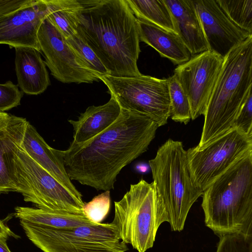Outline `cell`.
Wrapping results in <instances>:
<instances>
[{
  "label": "cell",
  "mask_w": 252,
  "mask_h": 252,
  "mask_svg": "<svg viewBox=\"0 0 252 252\" xmlns=\"http://www.w3.org/2000/svg\"><path fill=\"white\" fill-rule=\"evenodd\" d=\"M121 110L119 103L112 95L103 105L88 107L77 120L68 121L73 129L72 142L83 143L98 135L118 119Z\"/></svg>",
  "instance_id": "ac0fdd59"
},
{
  "label": "cell",
  "mask_w": 252,
  "mask_h": 252,
  "mask_svg": "<svg viewBox=\"0 0 252 252\" xmlns=\"http://www.w3.org/2000/svg\"><path fill=\"white\" fill-rule=\"evenodd\" d=\"M40 51L52 75L64 83H92L99 79L85 66L66 39L49 20H43L37 32Z\"/></svg>",
  "instance_id": "7c38bea8"
},
{
  "label": "cell",
  "mask_w": 252,
  "mask_h": 252,
  "mask_svg": "<svg viewBox=\"0 0 252 252\" xmlns=\"http://www.w3.org/2000/svg\"><path fill=\"white\" fill-rule=\"evenodd\" d=\"M251 152L252 136L234 127L201 148L189 149L187 160L193 184L203 192Z\"/></svg>",
  "instance_id": "30bf717a"
},
{
  "label": "cell",
  "mask_w": 252,
  "mask_h": 252,
  "mask_svg": "<svg viewBox=\"0 0 252 252\" xmlns=\"http://www.w3.org/2000/svg\"><path fill=\"white\" fill-rule=\"evenodd\" d=\"M21 147L60 183L77 196L82 197L67 174L61 150L51 147L29 122L25 130Z\"/></svg>",
  "instance_id": "9a60e30c"
},
{
  "label": "cell",
  "mask_w": 252,
  "mask_h": 252,
  "mask_svg": "<svg viewBox=\"0 0 252 252\" xmlns=\"http://www.w3.org/2000/svg\"><path fill=\"white\" fill-rule=\"evenodd\" d=\"M165 221L167 213L154 182L141 179L130 185L122 199L114 202L111 223L120 239L138 252L153 247L158 228Z\"/></svg>",
  "instance_id": "8992f818"
},
{
  "label": "cell",
  "mask_w": 252,
  "mask_h": 252,
  "mask_svg": "<svg viewBox=\"0 0 252 252\" xmlns=\"http://www.w3.org/2000/svg\"><path fill=\"white\" fill-rule=\"evenodd\" d=\"M13 182L26 202L47 211L84 214L82 197L77 196L33 160L21 147L13 157Z\"/></svg>",
  "instance_id": "52a82bcc"
},
{
  "label": "cell",
  "mask_w": 252,
  "mask_h": 252,
  "mask_svg": "<svg viewBox=\"0 0 252 252\" xmlns=\"http://www.w3.org/2000/svg\"><path fill=\"white\" fill-rule=\"evenodd\" d=\"M219 237L216 252H252V235L232 233Z\"/></svg>",
  "instance_id": "83f0119b"
},
{
  "label": "cell",
  "mask_w": 252,
  "mask_h": 252,
  "mask_svg": "<svg viewBox=\"0 0 252 252\" xmlns=\"http://www.w3.org/2000/svg\"><path fill=\"white\" fill-rule=\"evenodd\" d=\"M158 127L150 118L122 109L103 132L83 143L72 141L61 151L68 177L98 190L114 189L118 174L147 151Z\"/></svg>",
  "instance_id": "6da1fadb"
},
{
  "label": "cell",
  "mask_w": 252,
  "mask_h": 252,
  "mask_svg": "<svg viewBox=\"0 0 252 252\" xmlns=\"http://www.w3.org/2000/svg\"><path fill=\"white\" fill-rule=\"evenodd\" d=\"M66 41L82 62L98 78L109 75V72L93 50L76 33L66 39Z\"/></svg>",
  "instance_id": "484cf974"
},
{
  "label": "cell",
  "mask_w": 252,
  "mask_h": 252,
  "mask_svg": "<svg viewBox=\"0 0 252 252\" xmlns=\"http://www.w3.org/2000/svg\"><path fill=\"white\" fill-rule=\"evenodd\" d=\"M28 239L43 252H126L128 249L111 223L53 228L20 220Z\"/></svg>",
  "instance_id": "ba28073f"
},
{
  "label": "cell",
  "mask_w": 252,
  "mask_h": 252,
  "mask_svg": "<svg viewBox=\"0 0 252 252\" xmlns=\"http://www.w3.org/2000/svg\"><path fill=\"white\" fill-rule=\"evenodd\" d=\"M0 237L8 238V237L16 238L15 235L3 222L0 220Z\"/></svg>",
  "instance_id": "1f68e13d"
},
{
  "label": "cell",
  "mask_w": 252,
  "mask_h": 252,
  "mask_svg": "<svg viewBox=\"0 0 252 252\" xmlns=\"http://www.w3.org/2000/svg\"><path fill=\"white\" fill-rule=\"evenodd\" d=\"M136 20L140 41L154 48L161 57L178 65L191 58L189 51L177 34L144 20Z\"/></svg>",
  "instance_id": "ffe728a7"
},
{
  "label": "cell",
  "mask_w": 252,
  "mask_h": 252,
  "mask_svg": "<svg viewBox=\"0 0 252 252\" xmlns=\"http://www.w3.org/2000/svg\"><path fill=\"white\" fill-rule=\"evenodd\" d=\"M149 164L167 222L172 231H181L190 209L203 193L191 181L182 142L168 139Z\"/></svg>",
  "instance_id": "5b68a950"
},
{
  "label": "cell",
  "mask_w": 252,
  "mask_h": 252,
  "mask_svg": "<svg viewBox=\"0 0 252 252\" xmlns=\"http://www.w3.org/2000/svg\"><path fill=\"white\" fill-rule=\"evenodd\" d=\"M232 127L252 136V93H250L237 115Z\"/></svg>",
  "instance_id": "f546056e"
},
{
  "label": "cell",
  "mask_w": 252,
  "mask_h": 252,
  "mask_svg": "<svg viewBox=\"0 0 252 252\" xmlns=\"http://www.w3.org/2000/svg\"><path fill=\"white\" fill-rule=\"evenodd\" d=\"M223 61L220 55L207 50L175 69L173 75L189 99L191 120L204 115Z\"/></svg>",
  "instance_id": "8fae6325"
},
{
  "label": "cell",
  "mask_w": 252,
  "mask_h": 252,
  "mask_svg": "<svg viewBox=\"0 0 252 252\" xmlns=\"http://www.w3.org/2000/svg\"><path fill=\"white\" fill-rule=\"evenodd\" d=\"M170 117L176 122L187 124L191 119L188 97L174 75L168 78Z\"/></svg>",
  "instance_id": "cb8c5ba5"
},
{
  "label": "cell",
  "mask_w": 252,
  "mask_h": 252,
  "mask_svg": "<svg viewBox=\"0 0 252 252\" xmlns=\"http://www.w3.org/2000/svg\"><path fill=\"white\" fill-rule=\"evenodd\" d=\"M77 34L93 50L109 72L120 77L142 74L135 16L126 0H78Z\"/></svg>",
  "instance_id": "7a4b0ae2"
},
{
  "label": "cell",
  "mask_w": 252,
  "mask_h": 252,
  "mask_svg": "<svg viewBox=\"0 0 252 252\" xmlns=\"http://www.w3.org/2000/svg\"><path fill=\"white\" fill-rule=\"evenodd\" d=\"M208 50L224 58L252 34L236 26L215 0H193Z\"/></svg>",
  "instance_id": "4fadbf2b"
},
{
  "label": "cell",
  "mask_w": 252,
  "mask_h": 252,
  "mask_svg": "<svg viewBox=\"0 0 252 252\" xmlns=\"http://www.w3.org/2000/svg\"><path fill=\"white\" fill-rule=\"evenodd\" d=\"M252 88V35L224 58L204 114L201 148L232 128Z\"/></svg>",
  "instance_id": "277c9868"
},
{
  "label": "cell",
  "mask_w": 252,
  "mask_h": 252,
  "mask_svg": "<svg viewBox=\"0 0 252 252\" xmlns=\"http://www.w3.org/2000/svg\"><path fill=\"white\" fill-rule=\"evenodd\" d=\"M47 18L66 39L77 33L76 12L78 0H45Z\"/></svg>",
  "instance_id": "603a6c76"
},
{
  "label": "cell",
  "mask_w": 252,
  "mask_h": 252,
  "mask_svg": "<svg viewBox=\"0 0 252 252\" xmlns=\"http://www.w3.org/2000/svg\"><path fill=\"white\" fill-rule=\"evenodd\" d=\"M216 1L236 26L252 34V0H217Z\"/></svg>",
  "instance_id": "d4e9b609"
},
{
  "label": "cell",
  "mask_w": 252,
  "mask_h": 252,
  "mask_svg": "<svg viewBox=\"0 0 252 252\" xmlns=\"http://www.w3.org/2000/svg\"><path fill=\"white\" fill-rule=\"evenodd\" d=\"M29 122L10 115L7 125L0 129V193L16 191L13 182V157L21 145Z\"/></svg>",
  "instance_id": "d6986e66"
},
{
  "label": "cell",
  "mask_w": 252,
  "mask_h": 252,
  "mask_svg": "<svg viewBox=\"0 0 252 252\" xmlns=\"http://www.w3.org/2000/svg\"><path fill=\"white\" fill-rule=\"evenodd\" d=\"M110 205V190L104 191L89 202H84L83 213L91 222L100 223L107 216Z\"/></svg>",
  "instance_id": "4316f807"
},
{
  "label": "cell",
  "mask_w": 252,
  "mask_h": 252,
  "mask_svg": "<svg viewBox=\"0 0 252 252\" xmlns=\"http://www.w3.org/2000/svg\"><path fill=\"white\" fill-rule=\"evenodd\" d=\"M171 12L177 34L191 56L208 50L193 1L191 0H164Z\"/></svg>",
  "instance_id": "2e32d148"
},
{
  "label": "cell",
  "mask_w": 252,
  "mask_h": 252,
  "mask_svg": "<svg viewBox=\"0 0 252 252\" xmlns=\"http://www.w3.org/2000/svg\"><path fill=\"white\" fill-rule=\"evenodd\" d=\"M122 109L144 115L158 126L170 117L168 79L141 74L131 77L109 75L99 77Z\"/></svg>",
  "instance_id": "9c48e42d"
},
{
  "label": "cell",
  "mask_w": 252,
  "mask_h": 252,
  "mask_svg": "<svg viewBox=\"0 0 252 252\" xmlns=\"http://www.w3.org/2000/svg\"><path fill=\"white\" fill-rule=\"evenodd\" d=\"M14 48L18 87L23 93L29 95L43 93L50 85V81L40 52L31 47Z\"/></svg>",
  "instance_id": "e0dca14e"
},
{
  "label": "cell",
  "mask_w": 252,
  "mask_h": 252,
  "mask_svg": "<svg viewBox=\"0 0 252 252\" xmlns=\"http://www.w3.org/2000/svg\"><path fill=\"white\" fill-rule=\"evenodd\" d=\"M206 225L222 235H252V152L217 178L202 193Z\"/></svg>",
  "instance_id": "3957f363"
},
{
  "label": "cell",
  "mask_w": 252,
  "mask_h": 252,
  "mask_svg": "<svg viewBox=\"0 0 252 252\" xmlns=\"http://www.w3.org/2000/svg\"><path fill=\"white\" fill-rule=\"evenodd\" d=\"M10 115L5 112H0V129L7 125L10 120Z\"/></svg>",
  "instance_id": "d6a6232c"
},
{
  "label": "cell",
  "mask_w": 252,
  "mask_h": 252,
  "mask_svg": "<svg viewBox=\"0 0 252 252\" xmlns=\"http://www.w3.org/2000/svg\"><path fill=\"white\" fill-rule=\"evenodd\" d=\"M23 92L18 86L8 81L0 84V112H4L20 104Z\"/></svg>",
  "instance_id": "f1b7e54d"
},
{
  "label": "cell",
  "mask_w": 252,
  "mask_h": 252,
  "mask_svg": "<svg viewBox=\"0 0 252 252\" xmlns=\"http://www.w3.org/2000/svg\"><path fill=\"white\" fill-rule=\"evenodd\" d=\"M48 14L45 0H34L27 6L0 15V44L31 47L40 52L37 32Z\"/></svg>",
  "instance_id": "5bb4252c"
},
{
  "label": "cell",
  "mask_w": 252,
  "mask_h": 252,
  "mask_svg": "<svg viewBox=\"0 0 252 252\" xmlns=\"http://www.w3.org/2000/svg\"><path fill=\"white\" fill-rule=\"evenodd\" d=\"M14 215L20 220L53 228H71L94 224L84 214L53 212L29 207H16Z\"/></svg>",
  "instance_id": "44dd1931"
},
{
  "label": "cell",
  "mask_w": 252,
  "mask_h": 252,
  "mask_svg": "<svg viewBox=\"0 0 252 252\" xmlns=\"http://www.w3.org/2000/svg\"><path fill=\"white\" fill-rule=\"evenodd\" d=\"M7 238L0 237V252H11L6 244Z\"/></svg>",
  "instance_id": "836d02e7"
},
{
  "label": "cell",
  "mask_w": 252,
  "mask_h": 252,
  "mask_svg": "<svg viewBox=\"0 0 252 252\" xmlns=\"http://www.w3.org/2000/svg\"><path fill=\"white\" fill-rule=\"evenodd\" d=\"M33 1L34 0H0V15L21 9Z\"/></svg>",
  "instance_id": "4dcf8cb0"
},
{
  "label": "cell",
  "mask_w": 252,
  "mask_h": 252,
  "mask_svg": "<svg viewBox=\"0 0 252 252\" xmlns=\"http://www.w3.org/2000/svg\"><path fill=\"white\" fill-rule=\"evenodd\" d=\"M126 0L136 18L177 34L171 12L164 0Z\"/></svg>",
  "instance_id": "7402d4cb"
}]
</instances>
